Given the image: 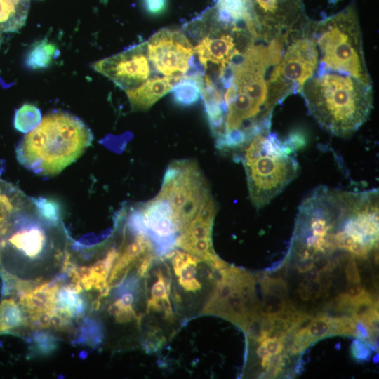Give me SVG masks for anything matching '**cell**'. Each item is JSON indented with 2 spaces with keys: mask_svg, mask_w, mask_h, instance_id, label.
Masks as SVG:
<instances>
[{
  "mask_svg": "<svg viewBox=\"0 0 379 379\" xmlns=\"http://www.w3.org/2000/svg\"><path fill=\"white\" fill-rule=\"evenodd\" d=\"M267 43H252L232 65V82L222 94L223 131L215 141L219 150L235 151L270 130L274 107L269 100L266 74L280 60L286 41L278 37Z\"/></svg>",
  "mask_w": 379,
  "mask_h": 379,
  "instance_id": "1",
  "label": "cell"
},
{
  "mask_svg": "<svg viewBox=\"0 0 379 379\" xmlns=\"http://www.w3.org/2000/svg\"><path fill=\"white\" fill-rule=\"evenodd\" d=\"M300 91L310 113L331 133L347 136L368 117L373 106L371 85L352 76L317 69Z\"/></svg>",
  "mask_w": 379,
  "mask_h": 379,
  "instance_id": "2",
  "label": "cell"
},
{
  "mask_svg": "<svg viewBox=\"0 0 379 379\" xmlns=\"http://www.w3.org/2000/svg\"><path fill=\"white\" fill-rule=\"evenodd\" d=\"M93 133L78 117L65 112L46 114L19 142V163L31 172L45 176L60 173L91 145Z\"/></svg>",
  "mask_w": 379,
  "mask_h": 379,
  "instance_id": "3",
  "label": "cell"
},
{
  "mask_svg": "<svg viewBox=\"0 0 379 379\" xmlns=\"http://www.w3.org/2000/svg\"><path fill=\"white\" fill-rule=\"evenodd\" d=\"M303 137L293 133L281 140L270 130L258 133L234 151V159L245 169L250 199L260 208L278 195L298 175L294 152Z\"/></svg>",
  "mask_w": 379,
  "mask_h": 379,
  "instance_id": "4",
  "label": "cell"
},
{
  "mask_svg": "<svg viewBox=\"0 0 379 379\" xmlns=\"http://www.w3.org/2000/svg\"><path fill=\"white\" fill-rule=\"evenodd\" d=\"M309 28L319 51L317 68L347 74L371 85L357 11L351 5Z\"/></svg>",
  "mask_w": 379,
  "mask_h": 379,
  "instance_id": "5",
  "label": "cell"
},
{
  "mask_svg": "<svg viewBox=\"0 0 379 379\" xmlns=\"http://www.w3.org/2000/svg\"><path fill=\"white\" fill-rule=\"evenodd\" d=\"M309 22L300 36H295L297 32L288 37L280 60L272 67L267 88L274 107L290 94L300 93L305 82L317 69L319 53Z\"/></svg>",
  "mask_w": 379,
  "mask_h": 379,
  "instance_id": "6",
  "label": "cell"
},
{
  "mask_svg": "<svg viewBox=\"0 0 379 379\" xmlns=\"http://www.w3.org/2000/svg\"><path fill=\"white\" fill-rule=\"evenodd\" d=\"M208 190L206 180L194 160H177L168 165L157 197L170 205L180 234L195 215Z\"/></svg>",
  "mask_w": 379,
  "mask_h": 379,
  "instance_id": "7",
  "label": "cell"
},
{
  "mask_svg": "<svg viewBox=\"0 0 379 379\" xmlns=\"http://www.w3.org/2000/svg\"><path fill=\"white\" fill-rule=\"evenodd\" d=\"M258 39L266 42L303 29L308 23L302 0H248Z\"/></svg>",
  "mask_w": 379,
  "mask_h": 379,
  "instance_id": "8",
  "label": "cell"
},
{
  "mask_svg": "<svg viewBox=\"0 0 379 379\" xmlns=\"http://www.w3.org/2000/svg\"><path fill=\"white\" fill-rule=\"evenodd\" d=\"M146 42L148 58L157 72L166 76L187 72L194 47L180 31L163 29Z\"/></svg>",
  "mask_w": 379,
  "mask_h": 379,
  "instance_id": "9",
  "label": "cell"
},
{
  "mask_svg": "<svg viewBox=\"0 0 379 379\" xmlns=\"http://www.w3.org/2000/svg\"><path fill=\"white\" fill-rule=\"evenodd\" d=\"M147 53V42L98 60L93 69L108 77L125 91L136 88L149 79L150 66Z\"/></svg>",
  "mask_w": 379,
  "mask_h": 379,
  "instance_id": "10",
  "label": "cell"
},
{
  "mask_svg": "<svg viewBox=\"0 0 379 379\" xmlns=\"http://www.w3.org/2000/svg\"><path fill=\"white\" fill-rule=\"evenodd\" d=\"M212 23L213 30L215 31L213 36L204 37L194 47V53L204 69H206L208 62H212L219 66V74L232 66L242 53L237 48L233 35L250 30L246 25H227L215 22Z\"/></svg>",
  "mask_w": 379,
  "mask_h": 379,
  "instance_id": "11",
  "label": "cell"
},
{
  "mask_svg": "<svg viewBox=\"0 0 379 379\" xmlns=\"http://www.w3.org/2000/svg\"><path fill=\"white\" fill-rule=\"evenodd\" d=\"M182 77V75H174L151 78L139 86L126 91L132 109L147 110L159 99L171 91Z\"/></svg>",
  "mask_w": 379,
  "mask_h": 379,
  "instance_id": "12",
  "label": "cell"
},
{
  "mask_svg": "<svg viewBox=\"0 0 379 379\" xmlns=\"http://www.w3.org/2000/svg\"><path fill=\"white\" fill-rule=\"evenodd\" d=\"M30 0H0V33L12 32L25 23Z\"/></svg>",
  "mask_w": 379,
  "mask_h": 379,
  "instance_id": "13",
  "label": "cell"
},
{
  "mask_svg": "<svg viewBox=\"0 0 379 379\" xmlns=\"http://www.w3.org/2000/svg\"><path fill=\"white\" fill-rule=\"evenodd\" d=\"M0 300V334L15 333L27 326L28 316L13 296Z\"/></svg>",
  "mask_w": 379,
  "mask_h": 379,
  "instance_id": "14",
  "label": "cell"
},
{
  "mask_svg": "<svg viewBox=\"0 0 379 379\" xmlns=\"http://www.w3.org/2000/svg\"><path fill=\"white\" fill-rule=\"evenodd\" d=\"M203 85L204 79L200 72L184 75L171 91L173 102L182 107L193 105L200 98Z\"/></svg>",
  "mask_w": 379,
  "mask_h": 379,
  "instance_id": "15",
  "label": "cell"
},
{
  "mask_svg": "<svg viewBox=\"0 0 379 379\" xmlns=\"http://www.w3.org/2000/svg\"><path fill=\"white\" fill-rule=\"evenodd\" d=\"M58 53L55 44L43 39L35 42L25 58V64L32 69H40L48 67Z\"/></svg>",
  "mask_w": 379,
  "mask_h": 379,
  "instance_id": "16",
  "label": "cell"
},
{
  "mask_svg": "<svg viewBox=\"0 0 379 379\" xmlns=\"http://www.w3.org/2000/svg\"><path fill=\"white\" fill-rule=\"evenodd\" d=\"M42 119L40 109L32 104L25 103L15 111L14 127L27 133L34 129Z\"/></svg>",
  "mask_w": 379,
  "mask_h": 379,
  "instance_id": "17",
  "label": "cell"
},
{
  "mask_svg": "<svg viewBox=\"0 0 379 379\" xmlns=\"http://www.w3.org/2000/svg\"><path fill=\"white\" fill-rule=\"evenodd\" d=\"M39 215L47 222L58 226L62 222L60 206L56 201L44 197L32 198Z\"/></svg>",
  "mask_w": 379,
  "mask_h": 379,
  "instance_id": "18",
  "label": "cell"
},
{
  "mask_svg": "<svg viewBox=\"0 0 379 379\" xmlns=\"http://www.w3.org/2000/svg\"><path fill=\"white\" fill-rule=\"evenodd\" d=\"M307 328L310 334L316 339L330 335L329 317L320 314L312 319Z\"/></svg>",
  "mask_w": 379,
  "mask_h": 379,
  "instance_id": "19",
  "label": "cell"
},
{
  "mask_svg": "<svg viewBox=\"0 0 379 379\" xmlns=\"http://www.w3.org/2000/svg\"><path fill=\"white\" fill-rule=\"evenodd\" d=\"M265 295L264 302L260 307L262 314L273 316L284 310L286 300L283 296L270 293Z\"/></svg>",
  "mask_w": 379,
  "mask_h": 379,
  "instance_id": "20",
  "label": "cell"
},
{
  "mask_svg": "<svg viewBox=\"0 0 379 379\" xmlns=\"http://www.w3.org/2000/svg\"><path fill=\"white\" fill-rule=\"evenodd\" d=\"M316 340L309 332L307 326L301 328L295 332L291 352L294 354H299Z\"/></svg>",
  "mask_w": 379,
  "mask_h": 379,
  "instance_id": "21",
  "label": "cell"
},
{
  "mask_svg": "<svg viewBox=\"0 0 379 379\" xmlns=\"http://www.w3.org/2000/svg\"><path fill=\"white\" fill-rule=\"evenodd\" d=\"M262 288L265 294H276L281 296L287 293L286 284L284 280L267 278L262 281Z\"/></svg>",
  "mask_w": 379,
  "mask_h": 379,
  "instance_id": "22",
  "label": "cell"
},
{
  "mask_svg": "<svg viewBox=\"0 0 379 379\" xmlns=\"http://www.w3.org/2000/svg\"><path fill=\"white\" fill-rule=\"evenodd\" d=\"M351 354L358 361L368 359L371 354V345L364 340H355L351 345Z\"/></svg>",
  "mask_w": 379,
  "mask_h": 379,
  "instance_id": "23",
  "label": "cell"
},
{
  "mask_svg": "<svg viewBox=\"0 0 379 379\" xmlns=\"http://www.w3.org/2000/svg\"><path fill=\"white\" fill-rule=\"evenodd\" d=\"M34 340L37 350L41 353L48 352L55 347L53 336L46 333H36L34 335Z\"/></svg>",
  "mask_w": 379,
  "mask_h": 379,
  "instance_id": "24",
  "label": "cell"
},
{
  "mask_svg": "<svg viewBox=\"0 0 379 379\" xmlns=\"http://www.w3.org/2000/svg\"><path fill=\"white\" fill-rule=\"evenodd\" d=\"M278 337H267L260 342L264 345L271 355H277L284 350V338Z\"/></svg>",
  "mask_w": 379,
  "mask_h": 379,
  "instance_id": "25",
  "label": "cell"
},
{
  "mask_svg": "<svg viewBox=\"0 0 379 379\" xmlns=\"http://www.w3.org/2000/svg\"><path fill=\"white\" fill-rule=\"evenodd\" d=\"M145 11L150 15H157L164 12L167 0H142Z\"/></svg>",
  "mask_w": 379,
  "mask_h": 379,
  "instance_id": "26",
  "label": "cell"
},
{
  "mask_svg": "<svg viewBox=\"0 0 379 379\" xmlns=\"http://www.w3.org/2000/svg\"><path fill=\"white\" fill-rule=\"evenodd\" d=\"M356 258L352 256L345 265V274L349 283H360L359 272L356 264Z\"/></svg>",
  "mask_w": 379,
  "mask_h": 379,
  "instance_id": "27",
  "label": "cell"
},
{
  "mask_svg": "<svg viewBox=\"0 0 379 379\" xmlns=\"http://www.w3.org/2000/svg\"><path fill=\"white\" fill-rule=\"evenodd\" d=\"M335 305L338 310L350 312L353 310L352 298L347 293L340 294L335 299Z\"/></svg>",
  "mask_w": 379,
  "mask_h": 379,
  "instance_id": "28",
  "label": "cell"
},
{
  "mask_svg": "<svg viewBox=\"0 0 379 379\" xmlns=\"http://www.w3.org/2000/svg\"><path fill=\"white\" fill-rule=\"evenodd\" d=\"M178 282L185 291L195 292L201 288V283L195 277L190 279L178 277Z\"/></svg>",
  "mask_w": 379,
  "mask_h": 379,
  "instance_id": "29",
  "label": "cell"
},
{
  "mask_svg": "<svg viewBox=\"0 0 379 379\" xmlns=\"http://www.w3.org/2000/svg\"><path fill=\"white\" fill-rule=\"evenodd\" d=\"M338 318L343 327L344 335L354 336L356 323L352 317L345 315Z\"/></svg>",
  "mask_w": 379,
  "mask_h": 379,
  "instance_id": "30",
  "label": "cell"
},
{
  "mask_svg": "<svg viewBox=\"0 0 379 379\" xmlns=\"http://www.w3.org/2000/svg\"><path fill=\"white\" fill-rule=\"evenodd\" d=\"M303 283L306 285L310 293L311 299L317 298L320 295L322 291L320 281H308L305 280Z\"/></svg>",
  "mask_w": 379,
  "mask_h": 379,
  "instance_id": "31",
  "label": "cell"
},
{
  "mask_svg": "<svg viewBox=\"0 0 379 379\" xmlns=\"http://www.w3.org/2000/svg\"><path fill=\"white\" fill-rule=\"evenodd\" d=\"M366 291L365 288L359 283H349L347 288V293L354 298Z\"/></svg>",
  "mask_w": 379,
  "mask_h": 379,
  "instance_id": "32",
  "label": "cell"
},
{
  "mask_svg": "<svg viewBox=\"0 0 379 379\" xmlns=\"http://www.w3.org/2000/svg\"><path fill=\"white\" fill-rule=\"evenodd\" d=\"M314 267V262L311 259L299 260L296 264V268L300 272H306Z\"/></svg>",
  "mask_w": 379,
  "mask_h": 379,
  "instance_id": "33",
  "label": "cell"
},
{
  "mask_svg": "<svg viewBox=\"0 0 379 379\" xmlns=\"http://www.w3.org/2000/svg\"><path fill=\"white\" fill-rule=\"evenodd\" d=\"M304 280L308 281H320V274L315 267L306 272Z\"/></svg>",
  "mask_w": 379,
  "mask_h": 379,
  "instance_id": "34",
  "label": "cell"
},
{
  "mask_svg": "<svg viewBox=\"0 0 379 379\" xmlns=\"http://www.w3.org/2000/svg\"><path fill=\"white\" fill-rule=\"evenodd\" d=\"M298 293L299 296L303 300H307L311 299L310 293L306 286V285L302 282L298 288Z\"/></svg>",
  "mask_w": 379,
  "mask_h": 379,
  "instance_id": "35",
  "label": "cell"
},
{
  "mask_svg": "<svg viewBox=\"0 0 379 379\" xmlns=\"http://www.w3.org/2000/svg\"><path fill=\"white\" fill-rule=\"evenodd\" d=\"M257 354L259 357H266V356H268L270 355V354L269 353L267 347L261 344L257 349Z\"/></svg>",
  "mask_w": 379,
  "mask_h": 379,
  "instance_id": "36",
  "label": "cell"
},
{
  "mask_svg": "<svg viewBox=\"0 0 379 379\" xmlns=\"http://www.w3.org/2000/svg\"><path fill=\"white\" fill-rule=\"evenodd\" d=\"M271 358H272L271 354L262 357V366L266 371H268L270 368V366H271Z\"/></svg>",
  "mask_w": 379,
  "mask_h": 379,
  "instance_id": "37",
  "label": "cell"
},
{
  "mask_svg": "<svg viewBox=\"0 0 379 379\" xmlns=\"http://www.w3.org/2000/svg\"><path fill=\"white\" fill-rule=\"evenodd\" d=\"M1 41H2V35H1V34L0 33V45H1Z\"/></svg>",
  "mask_w": 379,
  "mask_h": 379,
  "instance_id": "38",
  "label": "cell"
}]
</instances>
